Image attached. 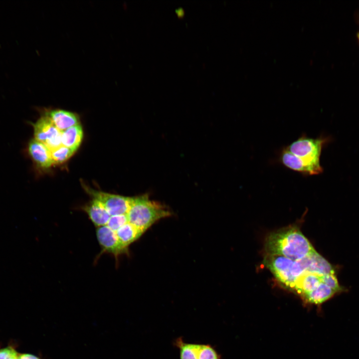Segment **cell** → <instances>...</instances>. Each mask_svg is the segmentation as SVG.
Segmentation results:
<instances>
[{
	"label": "cell",
	"mask_w": 359,
	"mask_h": 359,
	"mask_svg": "<svg viewBox=\"0 0 359 359\" xmlns=\"http://www.w3.org/2000/svg\"><path fill=\"white\" fill-rule=\"evenodd\" d=\"M82 209L96 227L106 225L111 216L104 206L93 198L82 207Z\"/></svg>",
	"instance_id": "cell-11"
},
{
	"label": "cell",
	"mask_w": 359,
	"mask_h": 359,
	"mask_svg": "<svg viewBox=\"0 0 359 359\" xmlns=\"http://www.w3.org/2000/svg\"><path fill=\"white\" fill-rule=\"evenodd\" d=\"M84 190L93 199L99 201L111 216L127 214L131 203V197L124 196L99 191L82 183Z\"/></svg>",
	"instance_id": "cell-5"
},
{
	"label": "cell",
	"mask_w": 359,
	"mask_h": 359,
	"mask_svg": "<svg viewBox=\"0 0 359 359\" xmlns=\"http://www.w3.org/2000/svg\"><path fill=\"white\" fill-rule=\"evenodd\" d=\"M321 279L322 282L327 285L338 294L343 291V289L340 285L335 273L322 275Z\"/></svg>",
	"instance_id": "cell-21"
},
{
	"label": "cell",
	"mask_w": 359,
	"mask_h": 359,
	"mask_svg": "<svg viewBox=\"0 0 359 359\" xmlns=\"http://www.w3.org/2000/svg\"><path fill=\"white\" fill-rule=\"evenodd\" d=\"M83 138V131L79 124L61 132V145L75 152L79 147Z\"/></svg>",
	"instance_id": "cell-14"
},
{
	"label": "cell",
	"mask_w": 359,
	"mask_h": 359,
	"mask_svg": "<svg viewBox=\"0 0 359 359\" xmlns=\"http://www.w3.org/2000/svg\"><path fill=\"white\" fill-rule=\"evenodd\" d=\"M33 126L34 139L44 144L50 151L61 145V132L45 114L43 113Z\"/></svg>",
	"instance_id": "cell-6"
},
{
	"label": "cell",
	"mask_w": 359,
	"mask_h": 359,
	"mask_svg": "<svg viewBox=\"0 0 359 359\" xmlns=\"http://www.w3.org/2000/svg\"><path fill=\"white\" fill-rule=\"evenodd\" d=\"M329 140L327 137L314 139L303 134L286 148L303 162L309 175H318L323 171L320 162L322 149Z\"/></svg>",
	"instance_id": "cell-3"
},
{
	"label": "cell",
	"mask_w": 359,
	"mask_h": 359,
	"mask_svg": "<svg viewBox=\"0 0 359 359\" xmlns=\"http://www.w3.org/2000/svg\"><path fill=\"white\" fill-rule=\"evenodd\" d=\"M17 359H43L39 357L30 354H19L17 355Z\"/></svg>",
	"instance_id": "cell-23"
},
{
	"label": "cell",
	"mask_w": 359,
	"mask_h": 359,
	"mask_svg": "<svg viewBox=\"0 0 359 359\" xmlns=\"http://www.w3.org/2000/svg\"><path fill=\"white\" fill-rule=\"evenodd\" d=\"M61 132L79 125V118L77 114L65 110L46 109L43 112Z\"/></svg>",
	"instance_id": "cell-9"
},
{
	"label": "cell",
	"mask_w": 359,
	"mask_h": 359,
	"mask_svg": "<svg viewBox=\"0 0 359 359\" xmlns=\"http://www.w3.org/2000/svg\"><path fill=\"white\" fill-rule=\"evenodd\" d=\"M174 344L179 350L180 359H197L196 344L186 343L181 337H179L176 339Z\"/></svg>",
	"instance_id": "cell-17"
},
{
	"label": "cell",
	"mask_w": 359,
	"mask_h": 359,
	"mask_svg": "<svg viewBox=\"0 0 359 359\" xmlns=\"http://www.w3.org/2000/svg\"><path fill=\"white\" fill-rule=\"evenodd\" d=\"M358 38H359V33L358 34Z\"/></svg>",
	"instance_id": "cell-25"
},
{
	"label": "cell",
	"mask_w": 359,
	"mask_h": 359,
	"mask_svg": "<svg viewBox=\"0 0 359 359\" xmlns=\"http://www.w3.org/2000/svg\"><path fill=\"white\" fill-rule=\"evenodd\" d=\"M50 152L53 164L64 163L75 153L72 150L62 145L51 150Z\"/></svg>",
	"instance_id": "cell-18"
},
{
	"label": "cell",
	"mask_w": 359,
	"mask_h": 359,
	"mask_svg": "<svg viewBox=\"0 0 359 359\" xmlns=\"http://www.w3.org/2000/svg\"><path fill=\"white\" fill-rule=\"evenodd\" d=\"M337 294L336 291L321 282L315 290L305 295L303 299L308 304L320 306Z\"/></svg>",
	"instance_id": "cell-13"
},
{
	"label": "cell",
	"mask_w": 359,
	"mask_h": 359,
	"mask_svg": "<svg viewBox=\"0 0 359 359\" xmlns=\"http://www.w3.org/2000/svg\"><path fill=\"white\" fill-rule=\"evenodd\" d=\"M115 233L121 244L127 249L131 243L138 239L143 234L129 222L122 226Z\"/></svg>",
	"instance_id": "cell-16"
},
{
	"label": "cell",
	"mask_w": 359,
	"mask_h": 359,
	"mask_svg": "<svg viewBox=\"0 0 359 359\" xmlns=\"http://www.w3.org/2000/svg\"><path fill=\"white\" fill-rule=\"evenodd\" d=\"M322 276L310 272H305L296 281L292 290L303 299L305 295L315 290L322 282Z\"/></svg>",
	"instance_id": "cell-12"
},
{
	"label": "cell",
	"mask_w": 359,
	"mask_h": 359,
	"mask_svg": "<svg viewBox=\"0 0 359 359\" xmlns=\"http://www.w3.org/2000/svg\"><path fill=\"white\" fill-rule=\"evenodd\" d=\"M15 351L14 348L11 346L0 349V359H7Z\"/></svg>",
	"instance_id": "cell-22"
},
{
	"label": "cell",
	"mask_w": 359,
	"mask_h": 359,
	"mask_svg": "<svg viewBox=\"0 0 359 359\" xmlns=\"http://www.w3.org/2000/svg\"><path fill=\"white\" fill-rule=\"evenodd\" d=\"M264 262L275 278L291 290L297 279L305 272L299 260L294 261L280 255L266 254Z\"/></svg>",
	"instance_id": "cell-4"
},
{
	"label": "cell",
	"mask_w": 359,
	"mask_h": 359,
	"mask_svg": "<svg viewBox=\"0 0 359 359\" xmlns=\"http://www.w3.org/2000/svg\"><path fill=\"white\" fill-rule=\"evenodd\" d=\"M197 359H221L215 349L209 344H196Z\"/></svg>",
	"instance_id": "cell-19"
},
{
	"label": "cell",
	"mask_w": 359,
	"mask_h": 359,
	"mask_svg": "<svg viewBox=\"0 0 359 359\" xmlns=\"http://www.w3.org/2000/svg\"><path fill=\"white\" fill-rule=\"evenodd\" d=\"M267 254L300 260L316 250L297 227H288L270 233L265 242Z\"/></svg>",
	"instance_id": "cell-1"
},
{
	"label": "cell",
	"mask_w": 359,
	"mask_h": 359,
	"mask_svg": "<svg viewBox=\"0 0 359 359\" xmlns=\"http://www.w3.org/2000/svg\"><path fill=\"white\" fill-rule=\"evenodd\" d=\"M280 159L282 164L286 167L304 176H309L308 170L303 162L292 154L286 147L281 151Z\"/></svg>",
	"instance_id": "cell-15"
},
{
	"label": "cell",
	"mask_w": 359,
	"mask_h": 359,
	"mask_svg": "<svg viewBox=\"0 0 359 359\" xmlns=\"http://www.w3.org/2000/svg\"><path fill=\"white\" fill-rule=\"evenodd\" d=\"M127 222H128V220L127 214L115 215L110 216L106 226L116 232Z\"/></svg>",
	"instance_id": "cell-20"
},
{
	"label": "cell",
	"mask_w": 359,
	"mask_h": 359,
	"mask_svg": "<svg viewBox=\"0 0 359 359\" xmlns=\"http://www.w3.org/2000/svg\"><path fill=\"white\" fill-rule=\"evenodd\" d=\"M28 153L37 167L47 169L53 164L50 150L43 143L33 139L28 144Z\"/></svg>",
	"instance_id": "cell-10"
},
{
	"label": "cell",
	"mask_w": 359,
	"mask_h": 359,
	"mask_svg": "<svg viewBox=\"0 0 359 359\" xmlns=\"http://www.w3.org/2000/svg\"><path fill=\"white\" fill-rule=\"evenodd\" d=\"M96 233L103 253H110L117 260L120 255L127 252L128 249L121 244L115 232L107 226L97 227Z\"/></svg>",
	"instance_id": "cell-7"
},
{
	"label": "cell",
	"mask_w": 359,
	"mask_h": 359,
	"mask_svg": "<svg viewBox=\"0 0 359 359\" xmlns=\"http://www.w3.org/2000/svg\"><path fill=\"white\" fill-rule=\"evenodd\" d=\"M171 215L166 207L151 200L148 194L132 197L127 214L128 222L143 233L156 222Z\"/></svg>",
	"instance_id": "cell-2"
},
{
	"label": "cell",
	"mask_w": 359,
	"mask_h": 359,
	"mask_svg": "<svg viewBox=\"0 0 359 359\" xmlns=\"http://www.w3.org/2000/svg\"><path fill=\"white\" fill-rule=\"evenodd\" d=\"M299 261L305 272L321 276L335 273L332 265L316 251Z\"/></svg>",
	"instance_id": "cell-8"
},
{
	"label": "cell",
	"mask_w": 359,
	"mask_h": 359,
	"mask_svg": "<svg viewBox=\"0 0 359 359\" xmlns=\"http://www.w3.org/2000/svg\"><path fill=\"white\" fill-rule=\"evenodd\" d=\"M18 353L16 351L10 356L7 359H17Z\"/></svg>",
	"instance_id": "cell-24"
}]
</instances>
